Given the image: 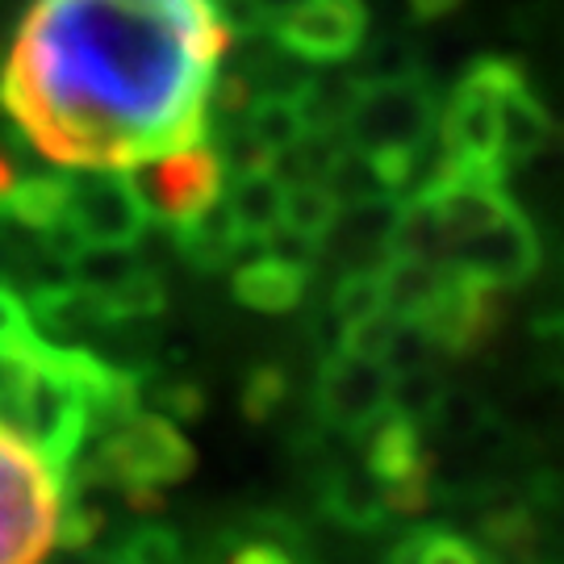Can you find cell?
I'll return each instance as SVG.
<instances>
[{"instance_id": "12", "label": "cell", "mask_w": 564, "mask_h": 564, "mask_svg": "<svg viewBox=\"0 0 564 564\" xmlns=\"http://www.w3.org/2000/svg\"><path fill=\"white\" fill-rule=\"evenodd\" d=\"M67 209H72V176H21L0 197V214L34 235H59L67 226Z\"/></svg>"}, {"instance_id": "5", "label": "cell", "mask_w": 564, "mask_h": 564, "mask_svg": "<svg viewBox=\"0 0 564 564\" xmlns=\"http://www.w3.org/2000/svg\"><path fill=\"white\" fill-rule=\"evenodd\" d=\"M88 473L121 489V498L134 510H151L160 506V494L167 485L184 481L193 473V447L172 419L134 414L113 431H105L97 464Z\"/></svg>"}, {"instance_id": "9", "label": "cell", "mask_w": 564, "mask_h": 564, "mask_svg": "<svg viewBox=\"0 0 564 564\" xmlns=\"http://www.w3.org/2000/svg\"><path fill=\"white\" fill-rule=\"evenodd\" d=\"M318 405L326 423L343 431H368L393 410V372L381 360L343 347V356H335L318 377Z\"/></svg>"}, {"instance_id": "7", "label": "cell", "mask_w": 564, "mask_h": 564, "mask_svg": "<svg viewBox=\"0 0 564 564\" xmlns=\"http://www.w3.org/2000/svg\"><path fill=\"white\" fill-rule=\"evenodd\" d=\"M134 184H139L142 202L151 205L155 218L172 226H188L205 218L226 197V160L214 147L193 142L181 151H167L160 160L139 163Z\"/></svg>"}, {"instance_id": "1", "label": "cell", "mask_w": 564, "mask_h": 564, "mask_svg": "<svg viewBox=\"0 0 564 564\" xmlns=\"http://www.w3.org/2000/svg\"><path fill=\"white\" fill-rule=\"evenodd\" d=\"M235 30L218 0H34L0 109L63 167H139L205 142Z\"/></svg>"}, {"instance_id": "11", "label": "cell", "mask_w": 564, "mask_h": 564, "mask_svg": "<svg viewBox=\"0 0 564 564\" xmlns=\"http://www.w3.org/2000/svg\"><path fill=\"white\" fill-rule=\"evenodd\" d=\"M305 293V263L284 256V251H272V256H260V260L242 263L235 272V297H239L247 310H260V314H284L302 302Z\"/></svg>"}, {"instance_id": "2", "label": "cell", "mask_w": 564, "mask_h": 564, "mask_svg": "<svg viewBox=\"0 0 564 564\" xmlns=\"http://www.w3.org/2000/svg\"><path fill=\"white\" fill-rule=\"evenodd\" d=\"M547 134H552V118L514 63H473L456 80L440 113L435 163L426 167V181L431 176L506 181V172L531 160L547 142Z\"/></svg>"}, {"instance_id": "4", "label": "cell", "mask_w": 564, "mask_h": 564, "mask_svg": "<svg viewBox=\"0 0 564 564\" xmlns=\"http://www.w3.org/2000/svg\"><path fill=\"white\" fill-rule=\"evenodd\" d=\"M63 477L39 447L0 423V564H42L59 544Z\"/></svg>"}, {"instance_id": "19", "label": "cell", "mask_w": 564, "mask_h": 564, "mask_svg": "<svg viewBox=\"0 0 564 564\" xmlns=\"http://www.w3.org/2000/svg\"><path fill=\"white\" fill-rule=\"evenodd\" d=\"M230 564H293V556L281 544H242Z\"/></svg>"}, {"instance_id": "17", "label": "cell", "mask_w": 564, "mask_h": 564, "mask_svg": "<svg viewBox=\"0 0 564 564\" xmlns=\"http://www.w3.org/2000/svg\"><path fill=\"white\" fill-rule=\"evenodd\" d=\"M46 335H42L34 310L21 302L9 284H0V356H34Z\"/></svg>"}, {"instance_id": "22", "label": "cell", "mask_w": 564, "mask_h": 564, "mask_svg": "<svg viewBox=\"0 0 564 564\" xmlns=\"http://www.w3.org/2000/svg\"><path fill=\"white\" fill-rule=\"evenodd\" d=\"M256 4H260V9H263V18H268V21H276V18H281V13H289V9L297 4V0H256Z\"/></svg>"}, {"instance_id": "8", "label": "cell", "mask_w": 564, "mask_h": 564, "mask_svg": "<svg viewBox=\"0 0 564 564\" xmlns=\"http://www.w3.org/2000/svg\"><path fill=\"white\" fill-rule=\"evenodd\" d=\"M368 9L364 0H297L272 21V39L302 63H343L364 46Z\"/></svg>"}, {"instance_id": "18", "label": "cell", "mask_w": 564, "mask_h": 564, "mask_svg": "<svg viewBox=\"0 0 564 564\" xmlns=\"http://www.w3.org/2000/svg\"><path fill=\"white\" fill-rule=\"evenodd\" d=\"M113 564H184L181 540L163 527H139L121 540Z\"/></svg>"}, {"instance_id": "6", "label": "cell", "mask_w": 564, "mask_h": 564, "mask_svg": "<svg viewBox=\"0 0 564 564\" xmlns=\"http://www.w3.org/2000/svg\"><path fill=\"white\" fill-rule=\"evenodd\" d=\"M151 226V205L142 202L134 176L121 167H80L72 176V209L67 226L51 239L63 256L76 247H134Z\"/></svg>"}, {"instance_id": "13", "label": "cell", "mask_w": 564, "mask_h": 564, "mask_svg": "<svg viewBox=\"0 0 564 564\" xmlns=\"http://www.w3.org/2000/svg\"><path fill=\"white\" fill-rule=\"evenodd\" d=\"M176 242H181V256L193 263V268L214 272V268H223V263H230L239 256L247 235H242L235 209L226 202H218L205 218H197V223H188V226H176Z\"/></svg>"}, {"instance_id": "10", "label": "cell", "mask_w": 564, "mask_h": 564, "mask_svg": "<svg viewBox=\"0 0 564 564\" xmlns=\"http://www.w3.org/2000/svg\"><path fill=\"white\" fill-rule=\"evenodd\" d=\"M284 202H289V181H284L272 163H263V167H242L235 188H230V197H226V205L235 209V218H239L247 242H268L281 235Z\"/></svg>"}, {"instance_id": "20", "label": "cell", "mask_w": 564, "mask_h": 564, "mask_svg": "<svg viewBox=\"0 0 564 564\" xmlns=\"http://www.w3.org/2000/svg\"><path fill=\"white\" fill-rule=\"evenodd\" d=\"M276 398H281V377L260 372V377L251 381V393H247V410L263 414V410H272V402H276Z\"/></svg>"}, {"instance_id": "23", "label": "cell", "mask_w": 564, "mask_h": 564, "mask_svg": "<svg viewBox=\"0 0 564 564\" xmlns=\"http://www.w3.org/2000/svg\"><path fill=\"white\" fill-rule=\"evenodd\" d=\"M13 184H18V172H13V160H9L4 151H0V197H4V193H9Z\"/></svg>"}, {"instance_id": "21", "label": "cell", "mask_w": 564, "mask_h": 564, "mask_svg": "<svg viewBox=\"0 0 564 564\" xmlns=\"http://www.w3.org/2000/svg\"><path fill=\"white\" fill-rule=\"evenodd\" d=\"M410 4H414V18L431 21V18H444V13H452L460 0H410Z\"/></svg>"}, {"instance_id": "16", "label": "cell", "mask_w": 564, "mask_h": 564, "mask_svg": "<svg viewBox=\"0 0 564 564\" xmlns=\"http://www.w3.org/2000/svg\"><path fill=\"white\" fill-rule=\"evenodd\" d=\"M389 564H489V556L481 544L464 540L447 527H423L389 552Z\"/></svg>"}, {"instance_id": "15", "label": "cell", "mask_w": 564, "mask_h": 564, "mask_svg": "<svg viewBox=\"0 0 564 564\" xmlns=\"http://www.w3.org/2000/svg\"><path fill=\"white\" fill-rule=\"evenodd\" d=\"M343 202L326 181H289V202H284V239L314 247L323 242L339 223Z\"/></svg>"}, {"instance_id": "3", "label": "cell", "mask_w": 564, "mask_h": 564, "mask_svg": "<svg viewBox=\"0 0 564 564\" xmlns=\"http://www.w3.org/2000/svg\"><path fill=\"white\" fill-rule=\"evenodd\" d=\"M343 130L356 151L381 163L384 181L398 193L419 176L426 147L440 134V109L431 88L414 76H360Z\"/></svg>"}, {"instance_id": "14", "label": "cell", "mask_w": 564, "mask_h": 564, "mask_svg": "<svg viewBox=\"0 0 564 564\" xmlns=\"http://www.w3.org/2000/svg\"><path fill=\"white\" fill-rule=\"evenodd\" d=\"M326 502L339 514L343 523L351 527H372L381 523L384 514L393 510V498H389V485L377 477V468L364 460L360 468H339L330 477V489H326Z\"/></svg>"}]
</instances>
